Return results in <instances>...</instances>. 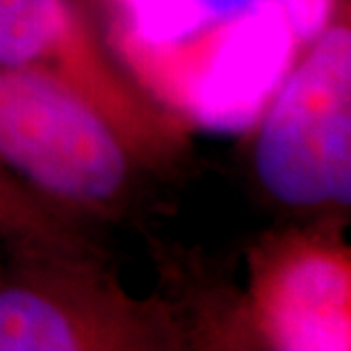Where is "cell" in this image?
I'll return each instance as SVG.
<instances>
[{
    "label": "cell",
    "mask_w": 351,
    "mask_h": 351,
    "mask_svg": "<svg viewBox=\"0 0 351 351\" xmlns=\"http://www.w3.org/2000/svg\"><path fill=\"white\" fill-rule=\"evenodd\" d=\"M135 156L73 91L0 66V169L71 210L121 199Z\"/></svg>",
    "instance_id": "277c9868"
},
{
    "label": "cell",
    "mask_w": 351,
    "mask_h": 351,
    "mask_svg": "<svg viewBox=\"0 0 351 351\" xmlns=\"http://www.w3.org/2000/svg\"><path fill=\"white\" fill-rule=\"evenodd\" d=\"M304 58L258 117L254 169L283 206L317 210L351 203V27L347 7L308 41Z\"/></svg>",
    "instance_id": "7a4b0ae2"
},
{
    "label": "cell",
    "mask_w": 351,
    "mask_h": 351,
    "mask_svg": "<svg viewBox=\"0 0 351 351\" xmlns=\"http://www.w3.org/2000/svg\"><path fill=\"white\" fill-rule=\"evenodd\" d=\"M0 66L73 91L123 139L137 162L176 156L185 123L146 94L75 0H0Z\"/></svg>",
    "instance_id": "5b68a950"
},
{
    "label": "cell",
    "mask_w": 351,
    "mask_h": 351,
    "mask_svg": "<svg viewBox=\"0 0 351 351\" xmlns=\"http://www.w3.org/2000/svg\"><path fill=\"white\" fill-rule=\"evenodd\" d=\"M0 276H3V274H0Z\"/></svg>",
    "instance_id": "30bf717a"
},
{
    "label": "cell",
    "mask_w": 351,
    "mask_h": 351,
    "mask_svg": "<svg viewBox=\"0 0 351 351\" xmlns=\"http://www.w3.org/2000/svg\"><path fill=\"white\" fill-rule=\"evenodd\" d=\"M247 326L269 349L349 351V249L324 230L267 240L251 261Z\"/></svg>",
    "instance_id": "8992f818"
},
{
    "label": "cell",
    "mask_w": 351,
    "mask_h": 351,
    "mask_svg": "<svg viewBox=\"0 0 351 351\" xmlns=\"http://www.w3.org/2000/svg\"><path fill=\"white\" fill-rule=\"evenodd\" d=\"M114 44L160 48L247 12L258 0H117Z\"/></svg>",
    "instance_id": "52a82bcc"
},
{
    "label": "cell",
    "mask_w": 351,
    "mask_h": 351,
    "mask_svg": "<svg viewBox=\"0 0 351 351\" xmlns=\"http://www.w3.org/2000/svg\"><path fill=\"white\" fill-rule=\"evenodd\" d=\"M69 213L71 208L46 199L0 169V237L21 251L80 249L82 237Z\"/></svg>",
    "instance_id": "ba28073f"
},
{
    "label": "cell",
    "mask_w": 351,
    "mask_h": 351,
    "mask_svg": "<svg viewBox=\"0 0 351 351\" xmlns=\"http://www.w3.org/2000/svg\"><path fill=\"white\" fill-rule=\"evenodd\" d=\"M297 46L278 0H258L178 44H119L117 55L137 85L182 123L235 132L258 121Z\"/></svg>",
    "instance_id": "6da1fadb"
},
{
    "label": "cell",
    "mask_w": 351,
    "mask_h": 351,
    "mask_svg": "<svg viewBox=\"0 0 351 351\" xmlns=\"http://www.w3.org/2000/svg\"><path fill=\"white\" fill-rule=\"evenodd\" d=\"M299 44H308L331 21L338 0H278Z\"/></svg>",
    "instance_id": "9c48e42d"
},
{
    "label": "cell",
    "mask_w": 351,
    "mask_h": 351,
    "mask_svg": "<svg viewBox=\"0 0 351 351\" xmlns=\"http://www.w3.org/2000/svg\"><path fill=\"white\" fill-rule=\"evenodd\" d=\"M0 276V351H165L185 342L162 304L128 297L75 251H25Z\"/></svg>",
    "instance_id": "3957f363"
}]
</instances>
